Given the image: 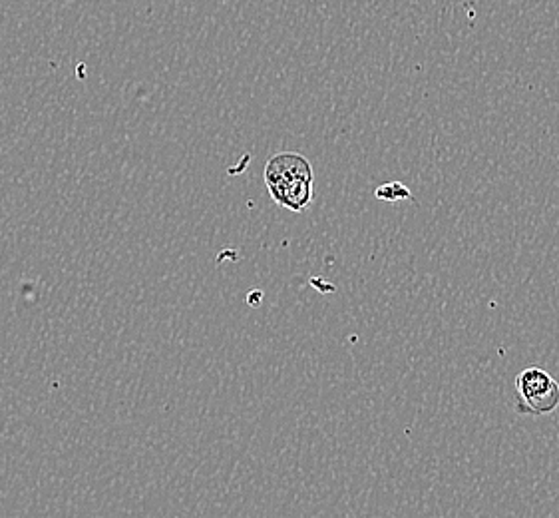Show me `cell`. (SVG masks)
<instances>
[{
    "label": "cell",
    "instance_id": "obj_1",
    "mask_svg": "<svg viewBox=\"0 0 559 518\" xmlns=\"http://www.w3.org/2000/svg\"><path fill=\"white\" fill-rule=\"evenodd\" d=\"M265 184L271 198L291 212L307 210L313 200V168L301 154L273 156L265 166Z\"/></svg>",
    "mask_w": 559,
    "mask_h": 518
},
{
    "label": "cell",
    "instance_id": "obj_2",
    "mask_svg": "<svg viewBox=\"0 0 559 518\" xmlns=\"http://www.w3.org/2000/svg\"><path fill=\"white\" fill-rule=\"evenodd\" d=\"M518 411L528 415H548L559 405L558 381L544 369L532 367L518 375Z\"/></svg>",
    "mask_w": 559,
    "mask_h": 518
},
{
    "label": "cell",
    "instance_id": "obj_3",
    "mask_svg": "<svg viewBox=\"0 0 559 518\" xmlns=\"http://www.w3.org/2000/svg\"><path fill=\"white\" fill-rule=\"evenodd\" d=\"M374 196L382 202H398V200H410V190L400 184V182H388V184H382L380 188H376Z\"/></svg>",
    "mask_w": 559,
    "mask_h": 518
}]
</instances>
